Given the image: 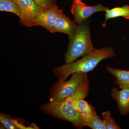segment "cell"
I'll list each match as a JSON object with an SVG mask.
<instances>
[{
    "instance_id": "obj_1",
    "label": "cell",
    "mask_w": 129,
    "mask_h": 129,
    "mask_svg": "<svg viewBox=\"0 0 129 129\" xmlns=\"http://www.w3.org/2000/svg\"><path fill=\"white\" fill-rule=\"evenodd\" d=\"M89 86L87 75L73 94L62 101L50 102L46 103L41 106L42 110L45 113L57 118L69 121L78 128H83L85 127L84 121L80 113L75 108L74 102L77 99H84L88 96Z\"/></svg>"
},
{
    "instance_id": "obj_2",
    "label": "cell",
    "mask_w": 129,
    "mask_h": 129,
    "mask_svg": "<svg viewBox=\"0 0 129 129\" xmlns=\"http://www.w3.org/2000/svg\"><path fill=\"white\" fill-rule=\"evenodd\" d=\"M115 56L114 51L109 47H104L95 50L93 52L84 56L75 62L65 63L53 70L58 78V82L65 81L72 74L77 72L87 73L93 70L102 60L114 57Z\"/></svg>"
},
{
    "instance_id": "obj_3",
    "label": "cell",
    "mask_w": 129,
    "mask_h": 129,
    "mask_svg": "<svg viewBox=\"0 0 129 129\" xmlns=\"http://www.w3.org/2000/svg\"><path fill=\"white\" fill-rule=\"evenodd\" d=\"M95 50L91 39L89 23L84 21L77 25L75 35L70 40L65 54V63L73 62Z\"/></svg>"
},
{
    "instance_id": "obj_4",
    "label": "cell",
    "mask_w": 129,
    "mask_h": 129,
    "mask_svg": "<svg viewBox=\"0 0 129 129\" xmlns=\"http://www.w3.org/2000/svg\"><path fill=\"white\" fill-rule=\"evenodd\" d=\"M87 75V73L77 72L73 74L71 78L68 81L63 82L57 81L55 83L51 90L50 101H62L72 96Z\"/></svg>"
},
{
    "instance_id": "obj_5",
    "label": "cell",
    "mask_w": 129,
    "mask_h": 129,
    "mask_svg": "<svg viewBox=\"0 0 129 129\" xmlns=\"http://www.w3.org/2000/svg\"><path fill=\"white\" fill-rule=\"evenodd\" d=\"M101 4L88 6L82 0H73L71 11L74 17V21L78 24L82 23L92 14L98 12L107 11L109 9Z\"/></svg>"
},
{
    "instance_id": "obj_6",
    "label": "cell",
    "mask_w": 129,
    "mask_h": 129,
    "mask_svg": "<svg viewBox=\"0 0 129 129\" xmlns=\"http://www.w3.org/2000/svg\"><path fill=\"white\" fill-rule=\"evenodd\" d=\"M62 13V10L59 9L57 6H53L50 9L37 14L30 21L27 27L39 25L52 33L56 20Z\"/></svg>"
},
{
    "instance_id": "obj_7",
    "label": "cell",
    "mask_w": 129,
    "mask_h": 129,
    "mask_svg": "<svg viewBox=\"0 0 129 129\" xmlns=\"http://www.w3.org/2000/svg\"><path fill=\"white\" fill-rule=\"evenodd\" d=\"M21 8L22 16L20 23L28 27L30 21L37 14L44 11L34 0H14Z\"/></svg>"
},
{
    "instance_id": "obj_8",
    "label": "cell",
    "mask_w": 129,
    "mask_h": 129,
    "mask_svg": "<svg viewBox=\"0 0 129 129\" xmlns=\"http://www.w3.org/2000/svg\"><path fill=\"white\" fill-rule=\"evenodd\" d=\"M75 21H72L63 13L56 20L52 33L60 32L68 35L70 39L73 38L77 28Z\"/></svg>"
},
{
    "instance_id": "obj_9",
    "label": "cell",
    "mask_w": 129,
    "mask_h": 129,
    "mask_svg": "<svg viewBox=\"0 0 129 129\" xmlns=\"http://www.w3.org/2000/svg\"><path fill=\"white\" fill-rule=\"evenodd\" d=\"M111 96L117 102L118 108L121 115H127L129 113V88L120 89L113 88Z\"/></svg>"
},
{
    "instance_id": "obj_10",
    "label": "cell",
    "mask_w": 129,
    "mask_h": 129,
    "mask_svg": "<svg viewBox=\"0 0 129 129\" xmlns=\"http://www.w3.org/2000/svg\"><path fill=\"white\" fill-rule=\"evenodd\" d=\"M107 71L115 77V85H118L120 89L129 88V70L115 69L107 66Z\"/></svg>"
},
{
    "instance_id": "obj_11",
    "label": "cell",
    "mask_w": 129,
    "mask_h": 129,
    "mask_svg": "<svg viewBox=\"0 0 129 129\" xmlns=\"http://www.w3.org/2000/svg\"><path fill=\"white\" fill-rule=\"evenodd\" d=\"M75 108L78 111L85 122L92 118L95 109L84 99H77L74 102Z\"/></svg>"
},
{
    "instance_id": "obj_12",
    "label": "cell",
    "mask_w": 129,
    "mask_h": 129,
    "mask_svg": "<svg viewBox=\"0 0 129 129\" xmlns=\"http://www.w3.org/2000/svg\"><path fill=\"white\" fill-rule=\"evenodd\" d=\"M105 16V21L102 24L103 27H106L107 20L110 19L121 17L129 19V6L125 5L121 7H116L109 9L106 11Z\"/></svg>"
},
{
    "instance_id": "obj_13",
    "label": "cell",
    "mask_w": 129,
    "mask_h": 129,
    "mask_svg": "<svg viewBox=\"0 0 129 129\" xmlns=\"http://www.w3.org/2000/svg\"><path fill=\"white\" fill-rule=\"evenodd\" d=\"M0 11L11 12L20 18L22 17L21 8L14 0H0Z\"/></svg>"
},
{
    "instance_id": "obj_14",
    "label": "cell",
    "mask_w": 129,
    "mask_h": 129,
    "mask_svg": "<svg viewBox=\"0 0 129 129\" xmlns=\"http://www.w3.org/2000/svg\"><path fill=\"white\" fill-rule=\"evenodd\" d=\"M85 126L92 129H107L102 119L97 115L95 109L92 118L88 121L85 122Z\"/></svg>"
},
{
    "instance_id": "obj_15",
    "label": "cell",
    "mask_w": 129,
    "mask_h": 129,
    "mask_svg": "<svg viewBox=\"0 0 129 129\" xmlns=\"http://www.w3.org/2000/svg\"><path fill=\"white\" fill-rule=\"evenodd\" d=\"M103 121L107 129H120L121 128L117 124L115 120L111 117L110 112L107 111L101 113Z\"/></svg>"
},
{
    "instance_id": "obj_16",
    "label": "cell",
    "mask_w": 129,
    "mask_h": 129,
    "mask_svg": "<svg viewBox=\"0 0 129 129\" xmlns=\"http://www.w3.org/2000/svg\"><path fill=\"white\" fill-rule=\"evenodd\" d=\"M0 121L3 125L8 129H17L18 127L14 123L13 119L6 114L1 113L0 115Z\"/></svg>"
},
{
    "instance_id": "obj_17",
    "label": "cell",
    "mask_w": 129,
    "mask_h": 129,
    "mask_svg": "<svg viewBox=\"0 0 129 129\" xmlns=\"http://www.w3.org/2000/svg\"><path fill=\"white\" fill-rule=\"evenodd\" d=\"M43 10H46L50 9L54 5L53 0H34Z\"/></svg>"
}]
</instances>
